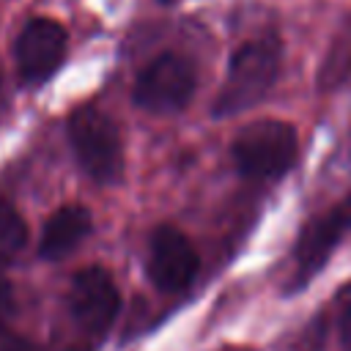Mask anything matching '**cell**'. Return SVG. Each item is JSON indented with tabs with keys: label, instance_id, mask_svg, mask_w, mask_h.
Here are the masks:
<instances>
[{
	"label": "cell",
	"instance_id": "cell-1",
	"mask_svg": "<svg viewBox=\"0 0 351 351\" xmlns=\"http://www.w3.org/2000/svg\"><path fill=\"white\" fill-rule=\"evenodd\" d=\"M280 60H282V49L274 36H263L241 44L228 63L225 82L214 101V115L228 118L263 101L280 74Z\"/></svg>",
	"mask_w": 351,
	"mask_h": 351
},
{
	"label": "cell",
	"instance_id": "cell-2",
	"mask_svg": "<svg viewBox=\"0 0 351 351\" xmlns=\"http://www.w3.org/2000/svg\"><path fill=\"white\" fill-rule=\"evenodd\" d=\"M69 143L82 173L96 184H115L123 173V145L118 126L96 107H80L69 118Z\"/></svg>",
	"mask_w": 351,
	"mask_h": 351
},
{
	"label": "cell",
	"instance_id": "cell-3",
	"mask_svg": "<svg viewBox=\"0 0 351 351\" xmlns=\"http://www.w3.org/2000/svg\"><path fill=\"white\" fill-rule=\"evenodd\" d=\"M296 129L277 118L252 121L230 145L233 162L247 178H280L296 162Z\"/></svg>",
	"mask_w": 351,
	"mask_h": 351
},
{
	"label": "cell",
	"instance_id": "cell-4",
	"mask_svg": "<svg viewBox=\"0 0 351 351\" xmlns=\"http://www.w3.org/2000/svg\"><path fill=\"white\" fill-rule=\"evenodd\" d=\"M195 88L197 74L192 60L176 52H162L137 74L132 101L148 112H178L189 104Z\"/></svg>",
	"mask_w": 351,
	"mask_h": 351
},
{
	"label": "cell",
	"instance_id": "cell-5",
	"mask_svg": "<svg viewBox=\"0 0 351 351\" xmlns=\"http://www.w3.org/2000/svg\"><path fill=\"white\" fill-rule=\"evenodd\" d=\"M66 44H69V36L60 22L47 19V16L30 19L22 27L16 47H14L19 80L25 85H38L49 80L66 58Z\"/></svg>",
	"mask_w": 351,
	"mask_h": 351
},
{
	"label": "cell",
	"instance_id": "cell-6",
	"mask_svg": "<svg viewBox=\"0 0 351 351\" xmlns=\"http://www.w3.org/2000/svg\"><path fill=\"white\" fill-rule=\"evenodd\" d=\"M197 252L192 241L173 225H162L151 236V250H148V277L151 282L165 291L176 293L192 282L197 274Z\"/></svg>",
	"mask_w": 351,
	"mask_h": 351
},
{
	"label": "cell",
	"instance_id": "cell-7",
	"mask_svg": "<svg viewBox=\"0 0 351 351\" xmlns=\"http://www.w3.org/2000/svg\"><path fill=\"white\" fill-rule=\"evenodd\" d=\"M69 307H71L74 321L82 329L101 335L115 321L121 296H118L112 277L101 266H90L74 274L71 288H69Z\"/></svg>",
	"mask_w": 351,
	"mask_h": 351
},
{
	"label": "cell",
	"instance_id": "cell-8",
	"mask_svg": "<svg viewBox=\"0 0 351 351\" xmlns=\"http://www.w3.org/2000/svg\"><path fill=\"white\" fill-rule=\"evenodd\" d=\"M351 230V197L332 206L321 217L304 225L299 241H296V274L299 282L310 280L332 255L337 241Z\"/></svg>",
	"mask_w": 351,
	"mask_h": 351
},
{
	"label": "cell",
	"instance_id": "cell-9",
	"mask_svg": "<svg viewBox=\"0 0 351 351\" xmlns=\"http://www.w3.org/2000/svg\"><path fill=\"white\" fill-rule=\"evenodd\" d=\"M90 211L85 206H60L41 230L38 252L47 261H60L69 252H74L82 239L90 233Z\"/></svg>",
	"mask_w": 351,
	"mask_h": 351
},
{
	"label": "cell",
	"instance_id": "cell-10",
	"mask_svg": "<svg viewBox=\"0 0 351 351\" xmlns=\"http://www.w3.org/2000/svg\"><path fill=\"white\" fill-rule=\"evenodd\" d=\"M27 241V225L16 208L0 203V263L14 261Z\"/></svg>",
	"mask_w": 351,
	"mask_h": 351
},
{
	"label": "cell",
	"instance_id": "cell-11",
	"mask_svg": "<svg viewBox=\"0 0 351 351\" xmlns=\"http://www.w3.org/2000/svg\"><path fill=\"white\" fill-rule=\"evenodd\" d=\"M11 307H14V296H11V288L0 280V332L5 329V318L11 315Z\"/></svg>",
	"mask_w": 351,
	"mask_h": 351
},
{
	"label": "cell",
	"instance_id": "cell-12",
	"mask_svg": "<svg viewBox=\"0 0 351 351\" xmlns=\"http://www.w3.org/2000/svg\"><path fill=\"white\" fill-rule=\"evenodd\" d=\"M0 351H38L33 343L22 340V337H11V335H3V343H0Z\"/></svg>",
	"mask_w": 351,
	"mask_h": 351
},
{
	"label": "cell",
	"instance_id": "cell-13",
	"mask_svg": "<svg viewBox=\"0 0 351 351\" xmlns=\"http://www.w3.org/2000/svg\"><path fill=\"white\" fill-rule=\"evenodd\" d=\"M340 340H343V346L351 351V302L346 304V310H343V315H340Z\"/></svg>",
	"mask_w": 351,
	"mask_h": 351
},
{
	"label": "cell",
	"instance_id": "cell-14",
	"mask_svg": "<svg viewBox=\"0 0 351 351\" xmlns=\"http://www.w3.org/2000/svg\"><path fill=\"white\" fill-rule=\"evenodd\" d=\"M165 3H167V0H165Z\"/></svg>",
	"mask_w": 351,
	"mask_h": 351
}]
</instances>
